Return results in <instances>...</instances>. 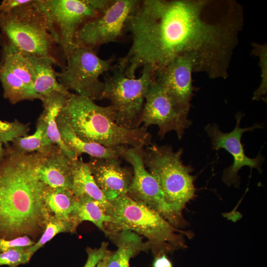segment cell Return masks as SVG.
<instances>
[{
    "label": "cell",
    "instance_id": "1",
    "mask_svg": "<svg viewBox=\"0 0 267 267\" xmlns=\"http://www.w3.org/2000/svg\"><path fill=\"white\" fill-rule=\"evenodd\" d=\"M39 153H25L11 147L0 160V232L30 234L46 224L49 218L44 185L35 169Z\"/></svg>",
    "mask_w": 267,
    "mask_h": 267
},
{
    "label": "cell",
    "instance_id": "2",
    "mask_svg": "<svg viewBox=\"0 0 267 267\" xmlns=\"http://www.w3.org/2000/svg\"><path fill=\"white\" fill-rule=\"evenodd\" d=\"M59 114L83 141L116 148L121 146L144 147L151 144V135L143 126L135 129L116 123L113 107L101 106L94 100L70 93Z\"/></svg>",
    "mask_w": 267,
    "mask_h": 267
},
{
    "label": "cell",
    "instance_id": "3",
    "mask_svg": "<svg viewBox=\"0 0 267 267\" xmlns=\"http://www.w3.org/2000/svg\"><path fill=\"white\" fill-rule=\"evenodd\" d=\"M109 202L106 235L124 230L141 235L148 239L155 257L185 248L183 235L190 237L191 233L178 229L148 206L127 195Z\"/></svg>",
    "mask_w": 267,
    "mask_h": 267
},
{
    "label": "cell",
    "instance_id": "4",
    "mask_svg": "<svg viewBox=\"0 0 267 267\" xmlns=\"http://www.w3.org/2000/svg\"><path fill=\"white\" fill-rule=\"evenodd\" d=\"M1 41L24 55L52 60L62 70L66 60L49 30L47 20L37 0L8 13H0Z\"/></svg>",
    "mask_w": 267,
    "mask_h": 267
},
{
    "label": "cell",
    "instance_id": "5",
    "mask_svg": "<svg viewBox=\"0 0 267 267\" xmlns=\"http://www.w3.org/2000/svg\"><path fill=\"white\" fill-rule=\"evenodd\" d=\"M183 150L174 151L169 145L150 144L143 150V161L158 182L166 201L179 219L185 221L182 211L195 196L193 169L181 160Z\"/></svg>",
    "mask_w": 267,
    "mask_h": 267
},
{
    "label": "cell",
    "instance_id": "6",
    "mask_svg": "<svg viewBox=\"0 0 267 267\" xmlns=\"http://www.w3.org/2000/svg\"><path fill=\"white\" fill-rule=\"evenodd\" d=\"M105 0H37L46 15L49 30L66 60L76 45L80 28L99 15L110 3Z\"/></svg>",
    "mask_w": 267,
    "mask_h": 267
},
{
    "label": "cell",
    "instance_id": "7",
    "mask_svg": "<svg viewBox=\"0 0 267 267\" xmlns=\"http://www.w3.org/2000/svg\"><path fill=\"white\" fill-rule=\"evenodd\" d=\"M112 68V74L103 82V99L111 101L118 125L129 129H137L141 124L145 97L155 79V74L143 68L139 78H132L126 75L118 64Z\"/></svg>",
    "mask_w": 267,
    "mask_h": 267
},
{
    "label": "cell",
    "instance_id": "8",
    "mask_svg": "<svg viewBox=\"0 0 267 267\" xmlns=\"http://www.w3.org/2000/svg\"><path fill=\"white\" fill-rule=\"evenodd\" d=\"M113 59H103L93 49L76 46L57 72L59 82L69 91L93 100L103 99L104 84L99 77L112 68Z\"/></svg>",
    "mask_w": 267,
    "mask_h": 267
},
{
    "label": "cell",
    "instance_id": "9",
    "mask_svg": "<svg viewBox=\"0 0 267 267\" xmlns=\"http://www.w3.org/2000/svg\"><path fill=\"white\" fill-rule=\"evenodd\" d=\"M144 147H118L120 158L132 167L133 177L127 195L156 211L175 227H183L186 221L179 219L166 202L164 194L143 161Z\"/></svg>",
    "mask_w": 267,
    "mask_h": 267
},
{
    "label": "cell",
    "instance_id": "10",
    "mask_svg": "<svg viewBox=\"0 0 267 267\" xmlns=\"http://www.w3.org/2000/svg\"><path fill=\"white\" fill-rule=\"evenodd\" d=\"M138 2L137 0H111L99 15L80 28L76 38V46L94 50L103 44L117 41L126 29L130 14Z\"/></svg>",
    "mask_w": 267,
    "mask_h": 267
},
{
    "label": "cell",
    "instance_id": "11",
    "mask_svg": "<svg viewBox=\"0 0 267 267\" xmlns=\"http://www.w3.org/2000/svg\"><path fill=\"white\" fill-rule=\"evenodd\" d=\"M188 113L178 105L154 79L145 97L140 124L146 128L152 125L158 126V135L161 138L168 132L174 131L180 139L185 130L192 124L188 118Z\"/></svg>",
    "mask_w": 267,
    "mask_h": 267
},
{
    "label": "cell",
    "instance_id": "12",
    "mask_svg": "<svg viewBox=\"0 0 267 267\" xmlns=\"http://www.w3.org/2000/svg\"><path fill=\"white\" fill-rule=\"evenodd\" d=\"M0 81L3 96L12 104L39 97L34 90V70L25 55L10 45L1 42Z\"/></svg>",
    "mask_w": 267,
    "mask_h": 267
},
{
    "label": "cell",
    "instance_id": "13",
    "mask_svg": "<svg viewBox=\"0 0 267 267\" xmlns=\"http://www.w3.org/2000/svg\"><path fill=\"white\" fill-rule=\"evenodd\" d=\"M244 114L238 113L235 115L236 124L234 129L229 133L222 132L218 125L208 124L205 130L209 137L214 149H224L229 152L233 158V163L224 169L222 179L227 185H234L238 187L240 184L239 171L244 166H248L251 170L256 168L259 173L262 172L261 165L265 158L259 153L255 158H250L245 155L241 139L246 132L253 131L264 128L259 123H255L250 127L241 128L240 123Z\"/></svg>",
    "mask_w": 267,
    "mask_h": 267
},
{
    "label": "cell",
    "instance_id": "14",
    "mask_svg": "<svg viewBox=\"0 0 267 267\" xmlns=\"http://www.w3.org/2000/svg\"><path fill=\"white\" fill-rule=\"evenodd\" d=\"M196 65L194 56H179L156 72L154 76L175 102L188 111L194 95L192 74L195 73Z\"/></svg>",
    "mask_w": 267,
    "mask_h": 267
},
{
    "label": "cell",
    "instance_id": "15",
    "mask_svg": "<svg viewBox=\"0 0 267 267\" xmlns=\"http://www.w3.org/2000/svg\"><path fill=\"white\" fill-rule=\"evenodd\" d=\"M87 163L95 183L108 201L127 195L133 171L122 166L119 158L90 157Z\"/></svg>",
    "mask_w": 267,
    "mask_h": 267
},
{
    "label": "cell",
    "instance_id": "16",
    "mask_svg": "<svg viewBox=\"0 0 267 267\" xmlns=\"http://www.w3.org/2000/svg\"><path fill=\"white\" fill-rule=\"evenodd\" d=\"M72 161L54 144L49 151L44 154L39 153L36 174L39 179L46 186L71 190Z\"/></svg>",
    "mask_w": 267,
    "mask_h": 267
},
{
    "label": "cell",
    "instance_id": "17",
    "mask_svg": "<svg viewBox=\"0 0 267 267\" xmlns=\"http://www.w3.org/2000/svg\"><path fill=\"white\" fill-rule=\"evenodd\" d=\"M108 236L116 245L117 250L108 256L106 267H131V258L151 249L148 242H144L139 235L131 230H124Z\"/></svg>",
    "mask_w": 267,
    "mask_h": 267
},
{
    "label": "cell",
    "instance_id": "18",
    "mask_svg": "<svg viewBox=\"0 0 267 267\" xmlns=\"http://www.w3.org/2000/svg\"><path fill=\"white\" fill-rule=\"evenodd\" d=\"M24 55L34 70L36 78L34 90L40 100H42L54 93L66 95L71 93L58 81L57 72L53 67L55 64L52 60L44 57Z\"/></svg>",
    "mask_w": 267,
    "mask_h": 267
},
{
    "label": "cell",
    "instance_id": "19",
    "mask_svg": "<svg viewBox=\"0 0 267 267\" xmlns=\"http://www.w3.org/2000/svg\"><path fill=\"white\" fill-rule=\"evenodd\" d=\"M56 122L62 141L77 156L86 153L92 157L120 158L118 147L108 148L83 141L76 134L69 124L59 114Z\"/></svg>",
    "mask_w": 267,
    "mask_h": 267
},
{
    "label": "cell",
    "instance_id": "20",
    "mask_svg": "<svg viewBox=\"0 0 267 267\" xmlns=\"http://www.w3.org/2000/svg\"><path fill=\"white\" fill-rule=\"evenodd\" d=\"M72 192L76 198L87 195L96 201L107 212L110 202L95 183L87 163L78 158L72 161Z\"/></svg>",
    "mask_w": 267,
    "mask_h": 267
},
{
    "label": "cell",
    "instance_id": "21",
    "mask_svg": "<svg viewBox=\"0 0 267 267\" xmlns=\"http://www.w3.org/2000/svg\"><path fill=\"white\" fill-rule=\"evenodd\" d=\"M69 95L54 93L44 98L42 100L44 110L40 117L45 123L48 138L54 144L57 145L66 155L70 159L75 160L78 158V156L62 141L56 122L58 114Z\"/></svg>",
    "mask_w": 267,
    "mask_h": 267
},
{
    "label": "cell",
    "instance_id": "22",
    "mask_svg": "<svg viewBox=\"0 0 267 267\" xmlns=\"http://www.w3.org/2000/svg\"><path fill=\"white\" fill-rule=\"evenodd\" d=\"M71 219L77 225L82 221H89L94 224L106 235L105 225L110 222V217L106 215L99 204L87 195L77 198Z\"/></svg>",
    "mask_w": 267,
    "mask_h": 267
},
{
    "label": "cell",
    "instance_id": "23",
    "mask_svg": "<svg viewBox=\"0 0 267 267\" xmlns=\"http://www.w3.org/2000/svg\"><path fill=\"white\" fill-rule=\"evenodd\" d=\"M44 200L47 208L54 214V217L62 220H71L70 215L77 201L71 190L45 185Z\"/></svg>",
    "mask_w": 267,
    "mask_h": 267
},
{
    "label": "cell",
    "instance_id": "24",
    "mask_svg": "<svg viewBox=\"0 0 267 267\" xmlns=\"http://www.w3.org/2000/svg\"><path fill=\"white\" fill-rule=\"evenodd\" d=\"M11 148L18 152L41 154L49 151L54 144L48 138L44 121L40 117L37 124L35 133L31 135L17 137L12 141Z\"/></svg>",
    "mask_w": 267,
    "mask_h": 267
},
{
    "label": "cell",
    "instance_id": "25",
    "mask_svg": "<svg viewBox=\"0 0 267 267\" xmlns=\"http://www.w3.org/2000/svg\"><path fill=\"white\" fill-rule=\"evenodd\" d=\"M77 225L72 220H62L55 217L49 218L43 234L37 243L27 248L32 256L44 244L50 240L59 233L71 231L75 229Z\"/></svg>",
    "mask_w": 267,
    "mask_h": 267
},
{
    "label": "cell",
    "instance_id": "26",
    "mask_svg": "<svg viewBox=\"0 0 267 267\" xmlns=\"http://www.w3.org/2000/svg\"><path fill=\"white\" fill-rule=\"evenodd\" d=\"M252 46V53L259 57L261 78V84L254 91L252 99L259 101L267 93V44L253 43Z\"/></svg>",
    "mask_w": 267,
    "mask_h": 267
},
{
    "label": "cell",
    "instance_id": "27",
    "mask_svg": "<svg viewBox=\"0 0 267 267\" xmlns=\"http://www.w3.org/2000/svg\"><path fill=\"white\" fill-rule=\"evenodd\" d=\"M30 130L28 124L22 123L17 120L12 122L0 120V143L7 144L16 137L26 136Z\"/></svg>",
    "mask_w": 267,
    "mask_h": 267
},
{
    "label": "cell",
    "instance_id": "28",
    "mask_svg": "<svg viewBox=\"0 0 267 267\" xmlns=\"http://www.w3.org/2000/svg\"><path fill=\"white\" fill-rule=\"evenodd\" d=\"M27 248L15 247L0 253V266L17 267L20 265L27 263L32 255L27 251Z\"/></svg>",
    "mask_w": 267,
    "mask_h": 267
},
{
    "label": "cell",
    "instance_id": "29",
    "mask_svg": "<svg viewBox=\"0 0 267 267\" xmlns=\"http://www.w3.org/2000/svg\"><path fill=\"white\" fill-rule=\"evenodd\" d=\"M107 247L108 243L104 242L98 249L88 248L87 249L88 259L83 267H96L100 261L111 253L108 250Z\"/></svg>",
    "mask_w": 267,
    "mask_h": 267
},
{
    "label": "cell",
    "instance_id": "30",
    "mask_svg": "<svg viewBox=\"0 0 267 267\" xmlns=\"http://www.w3.org/2000/svg\"><path fill=\"white\" fill-rule=\"evenodd\" d=\"M35 243L26 236H21L11 240L0 238V253L12 248L29 247Z\"/></svg>",
    "mask_w": 267,
    "mask_h": 267
},
{
    "label": "cell",
    "instance_id": "31",
    "mask_svg": "<svg viewBox=\"0 0 267 267\" xmlns=\"http://www.w3.org/2000/svg\"><path fill=\"white\" fill-rule=\"evenodd\" d=\"M31 1L32 0H4L0 4V13H8Z\"/></svg>",
    "mask_w": 267,
    "mask_h": 267
},
{
    "label": "cell",
    "instance_id": "32",
    "mask_svg": "<svg viewBox=\"0 0 267 267\" xmlns=\"http://www.w3.org/2000/svg\"><path fill=\"white\" fill-rule=\"evenodd\" d=\"M153 267H173L171 261L166 254H162L155 257Z\"/></svg>",
    "mask_w": 267,
    "mask_h": 267
},
{
    "label": "cell",
    "instance_id": "33",
    "mask_svg": "<svg viewBox=\"0 0 267 267\" xmlns=\"http://www.w3.org/2000/svg\"><path fill=\"white\" fill-rule=\"evenodd\" d=\"M109 254L107 255L106 257H105L103 259L100 261L98 262V263L97 264L96 267H106L107 258Z\"/></svg>",
    "mask_w": 267,
    "mask_h": 267
},
{
    "label": "cell",
    "instance_id": "34",
    "mask_svg": "<svg viewBox=\"0 0 267 267\" xmlns=\"http://www.w3.org/2000/svg\"><path fill=\"white\" fill-rule=\"evenodd\" d=\"M4 153H5V150L3 149L2 147V144L0 143V160L3 157L4 154Z\"/></svg>",
    "mask_w": 267,
    "mask_h": 267
}]
</instances>
